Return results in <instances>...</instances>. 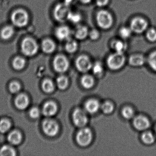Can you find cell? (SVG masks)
Returning a JSON list of instances; mask_svg holds the SVG:
<instances>
[{
    "instance_id": "obj_27",
    "label": "cell",
    "mask_w": 156,
    "mask_h": 156,
    "mask_svg": "<svg viewBox=\"0 0 156 156\" xmlns=\"http://www.w3.org/2000/svg\"><path fill=\"white\" fill-rule=\"evenodd\" d=\"M12 66L15 70L20 71L22 70L26 66V61L21 56H17L14 58L12 63Z\"/></svg>"
},
{
    "instance_id": "obj_2",
    "label": "cell",
    "mask_w": 156,
    "mask_h": 156,
    "mask_svg": "<svg viewBox=\"0 0 156 156\" xmlns=\"http://www.w3.org/2000/svg\"><path fill=\"white\" fill-rule=\"evenodd\" d=\"M11 19L12 24L14 26L19 28H23L26 26L29 23L30 17L26 11L23 9H19L12 12Z\"/></svg>"
},
{
    "instance_id": "obj_44",
    "label": "cell",
    "mask_w": 156,
    "mask_h": 156,
    "mask_svg": "<svg viewBox=\"0 0 156 156\" xmlns=\"http://www.w3.org/2000/svg\"><path fill=\"white\" fill-rule=\"evenodd\" d=\"M155 132H156V127H155Z\"/></svg>"
},
{
    "instance_id": "obj_25",
    "label": "cell",
    "mask_w": 156,
    "mask_h": 156,
    "mask_svg": "<svg viewBox=\"0 0 156 156\" xmlns=\"http://www.w3.org/2000/svg\"><path fill=\"white\" fill-rule=\"evenodd\" d=\"M42 88L44 92L47 94H51L55 90V84L52 80L50 79H45L42 83Z\"/></svg>"
},
{
    "instance_id": "obj_4",
    "label": "cell",
    "mask_w": 156,
    "mask_h": 156,
    "mask_svg": "<svg viewBox=\"0 0 156 156\" xmlns=\"http://www.w3.org/2000/svg\"><path fill=\"white\" fill-rule=\"evenodd\" d=\"M39 51V45L36 41L30 37L25 38L21 44V51L25 56H34Z\"/></svg>"
},
{
    "instance_id": "obj_13",
    "label": "cell",
    "mask_w": 156,
    "mask_h": 156,
    "mask_svg": "<svg viewBox=\"0 0 156 156\" xmlns=\"http://www.w3.org/2000/svg\"><path fill=\"white\" fill-rule=\"evenodd\" d=\"M133 126L137 130L142 131L147 129L150 126V122L147 118L143 115H139L134 118Z\"/></svg>"
},
{
    "instance_id": "obj_40",
    "label": "cell",
    "mask_w": 156,
    "mask_h": 156,
    "mask_svg": "<svg viewBox=\"0 0 156 156\" xmlns=\"http://www.w3.org/2000/svg\"><path fill=\"white\" fill-rule=\"evenodd\" d=\"M100 34L99 31L96 29H94L89 31L88 37L90 40L93 41H96L98 40L100 37Z\"/></svg>"
},
{
    "instance_id": "obj_17",
    "label": "cell",
    "mask_w": 156,
    "mask_h": 156,
    "mask_svg": "<svg viewBox=\"0 0 156 156\" xmlns=\"http://www.w3.org/2000/svg\"><path fill=\"white\" fill-rule=\"evenodd\" d=\"M88 28L84 25H77L74 32L75 38L79 41H83L86 39L88 36Z\"/></svg>"
},
{
    "instance_id": "obj_30",
    "label": "cell",
    "mask_w": 156,
    "mask_h": 156,
    "mask_svg": "<svg viewBox=\"0 0 156 156\" xmlns=\"http://www.w3.org/2000/svg\"><path fill=\"white\" fill-rule=\"evenodd\" d=\"M132 31L129 27L123 26L119 31V36L123 40L129 39L132 35Z\"/></svg>"
},
{
    "instance_id": "obj_35",
    "label": "cell",
    "mask_w": 156,
    "mask_h": 156,
    "mask_svg": "<svg viewBox=\"0 0 156 156\" xmlns=\"http://www.w3.org/2000/svg\"><path fill=\"white\" fill-rule=\"evenodd\" d=\"M101 110L105 114H109L112 113L114 110V105L111 102L106 101L101 105Z\"/></svg>"
},
{
    "instance_id": "obj_24",
    "label": "cell",
    "mask_w": 156,
    "mask_h": 156,
    "mask_svg": "<svg viewBox=\"0 0 156 156\" xmlns=\"http://www.w3.org/2000/svg\"><path fill=\"white\" fill-rule=\"evenodd\" d=\"M81 83L82 86L86 89H90L93 87L95 83L94 77L89 75H85L82 77Z\"/></svg>"
},
{
    "instance_id": "obj_42",
    "label": "cell",
    "mask_w": 156,
    "mask_h": 156,
    "mask_svg": "<svg viewBox=\"0 0 156 156\" xmlns=\"http://www.w3.org/2000/svg\"><path fill=\"white\" fill-rule=\"evenodd\" d=\"M78 1L82 4H87L92 2L93 0H78Z\"/></svg>"
},
{
    "instance_id": "obj_7",
    "label": "cell",
    "mask_w": 156,
    "mask_h": 156,
    "mask_svg": "<svg viewBox=\"0 0 156 156\" xmlns=\"http://www.w3.org/2000/svg\"><path fill=\"white\" fill-rule=\"evenodd\" d=\"M93 134L88 128L83 127L78 131L76 136V140L79 146L87 147L92 142Z\"/></svg>"
},
{
    "instance_id": "obj_21",
    "label": "cell",
    "mask_w": 156,
    "mask_h": 156,
    "mask_svg": "<svg viewBox=\"0 0 156 156\" xmlns=\"http://www.w3.org/2000/svg\"><path fill=\"white\" fill-rule=\"evenodd\" d=\"M146 62L144 56L140 54L133 55L129 59V64L132 66H140L143 65Z\"/></svg>"
},
{
    "instance_id": "obj_32",
    "label": "cell",
    "mask_w": 156,
    "mask_h": 156,
    "mask_svg": "<svg viewBox=\"0 0 156 156\" xmlns=\"http://www.w3.org/2000/svg\"><path fill=\"white\" fill-rule=\"evenodd\" d=\"M82 20V16L81 13L77 12H73L71 11L68 18V21H70L74 24H78L80 23Z\"/></svg>"
},
{
    "instance_id": "obj_1",
    "label": "cell",
    "mask_w": 156,
    "mask_h": 156,
    "mask_svg": "<svg viewBox=\"0 0 156 156\" xmlns=\"http://www.w3.org/2000/svg\"><path fill=\"white\" fill-rule=\"evenodd\" d=\"M114 19L110 12L105 10L98 12L96 15V22L98 26L104 30L110 29L114 23Z\"/></svg>"
},
{
    "instance_id": "obj_8",
    "label": "cell",
    "mask_w": 156,
    "mask_h": 156,
    "mask_svg": "<svg viewBox=\"0 0 156 156\" xmlns=\"http://www.w3.org/2000/svg\"><path fill=\"white\" fill-rule=\"evenodd\" d=\"M42 127L44 134L49 137L55 136L59 132V126L58 123L50 118H47L44 120Z\"/></svg>"
},
{
    "instance_id": "obj_38",
    "label": "cell",
    "mask_w": 156,
    "mask_h": 156,
    "mask_svg": "<svg viewBox=\"0 0 156 156\" xmlns=\"http://www.w3.org/2000/svg\"><path fill=\"white\" fill-rule=\"evenodd\" d=\"M146 38L151 42L156 41V30L153 28L149 29L146 32Z\"/></svg>"
},
{
    "instance_id": "obj_10",
    "label": "cell",
    "mask_w": 156,
    "mask_h": 156,
    "mask_svg": "<svg viewBox=\"0 0 156 156\" xmlns=\"http://www.w3.org/2000/svg\"><path fill=\"white\" fill-rule=\"evenodd\" d=\"M70 66L69 60L66 56L62 55H56L53 61V67L57 73H62L66 72Z\"/></svg>"
},
{
    "instance_id": "obj_20",
    "label": "cell",
    "mask_w": 156,
    "mask_h": 156,
    "mask_svg": "<svg viewBox=\"0 0 156 156\" xmlns=\"http://www.w3.org/2000/svg\"><path fill=\"white\" fill-rule=\"evenodd\" d=\"M110 46L116 52L124 53L127 48V44L120 40L112 41Z\"/></svg>"
},
{
    "instance_id": "obj_28",
    "label": "cell",
    "mask_w": 156,
    "mask_h": 156,
    "mask_svg": "<svg viewBox=\"0 0 156 156\" xmlns=\"http://www.w3.org/2000/svg\"><path fill=\"white\" fill-rule=\"evenodd\" d=\"M69 84V81L67 77L63 75L58 76L56 80V84L57 87L61 90H65L67 88Z\"/></svg>"
},
{
    "instance_id": "obj_41",
    "label": "cell",
    "mask_w": 156,
    "mask_h": 156,
    "mask_svg": "<svg viewBox=\"0 0 156 156\" xmlns=\"http://www.w3.org/2000/svg\"><path fill=\"white\" fill-rule=\"evenodd\" d=\"M95 2L98 7L103 8L109 3V0H95Z\"/></svg>"
},
{
    "instance_id": "obj_6",
    "label": "cell",
    "mask_w": 156,
    "mask_h": 156,
    "mask_svg": "<svg viewBox=\"0 0 156 156\" xmlns=\"http://www.w3.org/2000/svg\"><path fill=\"white\" fill-rule=\"evenodd\" d=\"M148 27L147 21L141 17L133 18L130 22L129 27L132 32L136 34H141L146 31Z\"/></svg>"
},
{
    "instance_id": "obj_12",
    "label": "cell",
    "mask_w": 156,
    "mask_h": 156,
    "mask_svg": "<svg viewBox=\"0 0 156 156\" xmlns=\"http://www.w3.org/2000/svg\"><path fill=\"white\" fill-rule=\"evenodd\" d=\"M58 110L56 103L52 101H49L44 105L41 112L44 116L51 118L56 115Z\"/></svg>"
},
{
    "instance_id": "obj_31",
    "label": "cell",
    "mask_w": 156,
    "mask_h": 156,
    "mask_svg": "<svg viewBox=\"0 0 156 156\" xmlns=\"http://www.w3.org/2000/svg\"><path fill=\"white\" fill-rule=\"evenodd\" d=\"M11 123L8 119H3L0 120V133L4 134L10 129Z\"/></svg>"
},
{
    "instance_id": "obj_9",
    "label": "cell",
    "mask_w": 156,
    "mask_h": 156,
    "mask_svg": "<svg viewBox=\"0 0 156 156\" xmlns=\"http://www.w3.org/2000/svg\"><path fill=\"white\" fill-rule=\"evenodd\" d=\"M73 119L74 124L76 126L84 127L88 121L86 111L81 108H76L73 113Z\"/></svg>"
},
{
    "instance_id": "obj_34",
    "label": "cell",
    "mask_w": 156,
    "mask_h": 156,
    "mask_svg": "<svg viewBox=\"0 0 156 156\" xmlns=\"http://www.w3.org/2000/svg\"><path fill=\"white\" fill-rule=\"evenodd\" d=\"M121 115L126 119H129L134 116L135 112L133 108L130 107H125L121 111Z\"/></svg>"
},
{
    "instance_id": "obj_37",
    "label": "cell",
    "mask_w": 156,
    "mask_h": 156,
    "mask_svg": "<svg viewBox=\"0 0 156 156\" xmlns=\"http://www.w3.org/2000/svg\"><path fill=\"white\" fill-rule=\"evenodd\" d=\"M21 89V85L19 82L13 81L11 82L9 85V89L12 94H18Z\"/></svg>"
},
{
    "instance_id": "obj_5",
    "label": "cell",
    "mask_w": 156,
    "mask_h": 156,
    "mask_svg": "<svg viewBox=\"0 0 156 156\" xmlns=\"http://www.w3.org/2000/svg\"><path fill=\"white\" fill-rule=\"evenodd\" d=\"M71 10L70 6L63 2L55 6L54 11V16L56 21L60 23H64L68 20Z\"/></svg>"
},
{
    "instance_id": "obj_15",
    "label": "cell",
    "mask_w": 156,
    "mask_h": 156,
    "mask_svg": "<svg viewBox=\"0 0 156 156\" xmlns=\"http://www.w3.org/2000/svg\"><path fill=\"white\" fill-rule=\"evenodd\" d=\"M72 32L67 26L62 25L57 28L55 32V36L61 41H67L70 39Z\"/></svg>"
},
{
    "instance_id": "obj_22",
    "label": "cell",
    "mask_w": 156,
    "mask_h": 156,
    "mask_svg": "<svg viewBox=\"0 0 156 156\" xmlns=\"http://www.w3.org/2000/svg\"><path fill=\"white\" fill-rule=\"evenodd\" d=\"M15 30L13 27L8 25L2 29L0 33V36L2 40L7 41L10 39L13 36Z\"/></svg>"
},
{
    "instance_id": "obj_11",
    "label": "cell",
    "mask_w": 156,
    "mask_h": 156,
    "mask_svg": "<svg viewBox=\"0 0 156 156\" xmlns=\"http://www.w3.org/2000/svg\"><path fill=\"white\" fill-rule=\"evenodd\" d=\"M75 65L77 70L82 73L88 72L92 69L93 66L89 57L85 55L78 56L76 60Z\"/></svg>"
},
{
    "instance_id": "obj_43",
    "label": "cell",
    "mask_w": 156,
    "mask_h": 156,
    "mask_svg": "<svg viewBox=\"0 0 156 156\" xmlns=\"http://www.w3.org/2000/svg\"><path fill=\"white\" fill-rule=\"evenodd\" d=\"M74 1V0H64V2L70 6V4H72Z\"/></svg>"
},
{
    "instance_id": "obj_36",
    "label": "cell",
    "mask_w": 156,
    "mask_h": 156,
    "mask_svg": "<svg viewBox=\"0 0 156 156\" xmlns=\"http://www.w3.org/2000/svg\"><path fill=\"white\" fill-rule=\"evenodd\" d=\"M147 62L151 68L156 72V51L152 52L149 55Z\"/></svg>"
},
{
    "instance_id": "obj_26",
    "label": "cell",
    "mask_w": 156,
    "mask_h": 156,
    "mask_svg": "<svg viewBox=\"0 0 156 156\" xmlns=\"http://www.w3.org/2000/svg\"><path fill=\"white\" fill-rule=\"evenodd\" d=\"M16 151L14 148L10 145H4L0 148V156H14Z\"/></svg>"
},
{
    "instance_id": "obj_14",
    "label": "cell",
    "mask_w": 156,
    "mask_h": 156,
    "mask_svg": "<svg viewBox=\"0 0 156 156\" xmlns=\"http://www.w3.org/2000/svg\"><path fill=\"white\" fill-rule=\"evenodd\" d=\"M15 106L20 110L26 109L30 105V99L27 95L20 94L16 96L14 100Z\"/></svg>"
},
{
    "instance_id": "obj_23",
    "label": "cell",
    "mask_w": 156,
    "mask_h": 156,
    "mask_svg": "<svg viewBox=\"0 0 156 156\" xmlns=\"http://www.w3.org/2000/svg\"><path fill=\"white\" fill-rule=\"evenodd\" d=\"M78 44L77 41L74 39L70 38L66 41L65 44V50L70 54L74 53L77 51Z\"/></svg>"
},
{
    "instance_id": "obj_19",
    "label": "cell",
    "mask_w": 156,
    "mask_h": 156,
    "mask_svg": "<svg viewBox=\"0 0 156 156\" xmlns=\"http://www.w3.org/2000/svg\"><path fill=\"white\" fill-rule=\"evenodd\" d=\"M56 45L52 40L45 39L43 41L41 44V48L43 51L46 54H51L55 50Z\"/></svg>"
},
{
    "instance_id": "obj_16",
    "label": "cell",
    "mask_w": 156,
    "mask_h": 156,
    "mask_svg": "<svg viewBox=\"0 0 156 156\" xmlns=\"http://www.w3.org/2000/svg\"><path fill=\"white\" fill-rule=\"evenodd\" d=\"M101 105L98 100L90 99L87 100L85 104V110L89 114H95L98 111Z\"/></svg>"
},
{
    "instance_id": "obj_3",
    "label": "cell",
    "mask_w": 156,
    "mask_h": 156,
    "mask_svg": "<svg viewBox=\"0 0 156 156\" xmlns=\"http://www.w3.org/2000/svg\"><path fill=\"white\" fill-rule=\"evenodd\" d=\"M126 62L124 53L116 52L110 55L107 59L108 66L112 70H117L123 67Z\"/></svg>"
},
{
    "instance_id": "obj_39",
    "label": "cell",
    "mask_w": 156,
    "mask_h": 156,
    "mask_svg": "<svg viewBox=\"0 0 156 156\" xmlns=\"http://www.w3.org/2000/svg\"><path fill=\"white\" fill-rule=\"evenodd\" d=\"M41 113L42 112L38 108L33 107L30 109L29 115L32 119H37L40 117Z\"/></svg>"
},
{
    "instance_id": "obj_33",
    "label": "cell",
    "mask_w": 156,
    "mask_h": 156,
    "mask_svg": "<svg viewBox=\"0 0 156 156\" xmlns=\"http://www.w3.org/2000/svg\"><path fill=\"white\" fill-rule=\"evenodd\" d=\"M92 69L94 74L97 76L102 75L104 73V66L100 62H96L94 64H93Z\"/></svg>"
},
{
    "instance_id": "obj_29",
    "label": "cell",
    "mask_w": 156,
    "mask_h": 156,
    "mask_svg": "<svg viewBox=\"0 0 156 156\" xmlns=\"http://www.w3.org/2000/svg\"><path fill=\"white\" fill-rule=\"evenodd\" d=\"M141 140L143 143L147 145H151L155 141V138L154 135L151 132L146 131L142 134Z\"/></svg>"
},
{
    "instance_id": "obj_18",
    "label": "cell",
    "mask_w": 156,
    "mask_h": 156,
    "mask_svg": "<svg viewBox=\"0 0 156 156\" xmlns=\"http://www.w3.org/2000/svg\"><path fill=\"white\" fill-rule=\"evenodd\" d=\"M22 138V135L18 130H13L11 131L8 136V140L9 143L14 146L20 144Z\"/></svg>"
}]
</instances>
